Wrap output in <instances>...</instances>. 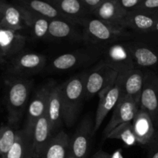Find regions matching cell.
Wrapping results in <instances>:
<instances>
[{"instance_id":"obj_21","label":"cell","mask_w":158,"mask_h":158,"mask_svg":"<svg viewBox=\"0 0 158 158\" xmlns=\"http://www.w3.org/2000/svg\"><path fill=\"white\" fill-rule=\"evenodd\" d=\"M143 80L144 73L140 68H135L123 73L122 96L131 97L140 104Z\"/></svg>"},{"instance_id":"obj_7","label":"cell","mask_w":158,"mask_h":158,"mask_svg":"<svg viewBox=\"0 0 158 158\" xmlns=\"http://www.w3.org/2000/svg\"><path fill=\"white\" fill-rule=\"evenodd\" d=\"M123 80V73L119 74L115 83L99 94L100 100L94 119V134L100 129L107 114L114 110L121 97Z\"/></svg>"},{"instance_id":"obj_36","label":"cell","mask_w":158,"mask_h":158,"mask_svg":"<svg viewBox=\"0 0 158 158\" xmlns=\"http://www.w3.org/2000/svg\"><path fill=\"white\" fill-rule=\"evenodd\" d=\"M6 5V2H3L0 1V20H1L2 17L3 12H4V9Z\"/></svg>"},{"instance_id":"obj_16","label":"cell","mask_w":158,"mask_h":158,"mask_svg":"<svg viewBox=\"0 0 158 158\" xmlns=\"http://www.w3.org/2000/svg\"><path fill=\"white\" fill-rule=\"evenodd\" d=\"M46 115L49 121L52 135L60 131L63 122L62 84H54L50 91Z\"/></svg>"},{"instance_id":"obj_38","label":"cell","mask_w":158,"mask_h":158,"mask_svg":"<svg viewBox=\"0 0 158 158\" xmlns=\"http://www.w3.org/2000/svg\"><path fill=\"white\" fill-rule=\"evenodd\" d=\"M0 158H2V157H1V156H0Z\"/></svg>"},{"instance_id":"obj_37","label":"cell","mask_w":158,"mask_h":158,"mask_svg":"<svg viewBox=\"0 0 158 158\" xmlns=\"http://www.w3.org/2000/svg\"><path fill=\"white\" fill-rule=\"evenodd\" d=\"M67 158H77V157H75L73 155V154H71L70 153H69V155H68Z\"/></svg>"},{"instance_id":"obj_29","label":"cell","mask_w":158,"mask_h":158,"mask_svg":"<svg viewBox=\"0 0 158 158\" xmlns=\"http://www.w3.org/2000/svg\"><path fill=\"white\" fill-rule=\"evenodd\" d=\"M17 131L10 126H4L0 128V156L2 158L15 143Z\"/></svg>"},{"instance_id":"obj_14","label":"cell","mask_w":158,"mask_h":158,"mask_svg":"<svg viewBox=\"0 0 158 158\" xmlns=\"http://www.w3.org/2000/svg\"><path fill=\"white\" fill-rule=\"evenodd\" d=\"M26 44V37L19 32L1 28L0 31V64L21 52Z\"/></svg>"},{"instance_id":"obj_10","label":"cell","mask_w":158,"mask_h":158,"mask_svg":"<svg viewBox=\"0 0 158 158\" xmlns=\"http://www.w3.org/2000/svg\"><path fill=\"white\" fill-rule=\"evenodd\" d=\"M94 120L91 117L83 119L72 137H70L69 153L77 158H87L93 135Z\"/></svg>"},{"instance_id":"obj_11","label":"cell","mask_w":158,"mask_h":158,"mask_svg":"<svg viewBox=\"0 0 158 158\" xmlns=\"http://www.w3.org/2000/svg\"><path fill=\"white\" fill-rule=\"evenodd\" d=\"M139 109L140 104L135 100L129 97L121 96L113 110L112 117L104 129L103 136L106 137L111 131L123 123L132 122Z\"/></svg>"},{"instance_id":"obj_25","label":"cell","mask_w":158,"mask_h":158,"mask_svg":"<svg viewBox=\"0 0 158 158\" xmlns=\"http://www.w3.org/2000/svg\"><path fill=\"white\" fill-rule=\"evenodd\" d=\"M21 6L39 15L49 19H65L58 9L49 1L43 0H19Z\"/></svg>"},{"instance_id":"obj_24","label":"cell","mask_w":158,"mask_h":158,"mask_svg":"<svg viewBox=\"0 0 158 158\" xmlns=\"http://www.w3.org/2000/svg\"><path fill=\"white\" fill-rule=\"evenodd\" d=\"M3 158H32V132L25 127L17 131L15 143Z\"/></svg>"},{"instance_id":"obj_3","label":"cell","mask_w":158,"mask_h":158,"mask_svg":"<svg viewBox=\"0 0 158 158\" xmlns=\"http://www.w3.org/2000/svg\"><path fill=\"white\" fill-rule=\"evenodd\" d=\"M83 39L93 45L117 43L128 35L125 30L117 29L97 18H86L82 23Z\"/></svg>"},{"instance_id":"obj_33","label":"cell","mask_w":158,"mask_h":158,"mask_svg":"<svg viewBox=\"0 0 158 158\" xmlns=\"http://www.w3.org/2000/svg\"><path fill=\"white\" fill-rule=\"evenodd\" d=\"M89 13H93L104 0H81Z\"/></svg>"},{"instance_id":"obj_18","label":"cell","mask_w":158,"mask_h":158,"mask_svg":"<svg viewBox=\"0 0 158 158\" xmlns=\"http://www.w3.org/2000/svg\"><path fill=\"white\" fill-rule=\"evenodd\" d=\"M50 124L45 114L35 123L32 131V158H40L45 148L52 137Z\"/></svg>"},{"instance_id":"obj_2","label":"cell","mask_w":158,"mask_h":158,"mask_svg":"<svg viewBox=\"0 0 158 158\" xmlns=\"http://www.w3.org/2000/svg\"><path fill=\"white\" fill-rule=\"evenodd\" d=\"M32 81L23 77L12 79L7 92V108L9 121L15 124L23 117L27 106Z\"/></svg>"},{"instance_id":"obj_9","label":"cell","mask_w":158,"mask_h":158,"mask_svg":"<svg viewBox=\"0 0 158 158\" xmlns=\"http://www.w3.org/2000/svg\"><path fill=\"white\" fill-rule=\"evenodd\" d=\"M100 54L97 49H80L61 54L52 60L51 69L57 72L70 70L93 63L100 57Z\"/></svg>"},{"instance_id":"obj_8","label":"cell","mask_w":158,"mask_h":158,"mask_svg":"<svg viewBox=\"0 0 158 158\" xmlns=\"http://www.w3.org/2000/svg\"><path fill=\"white\" fill-rule=\"evenodd\" d=\"M140 108L148 113L158 129V73L154 71L144 73L143 86L140 97Z\"/></svg>"},{"instance_id":"obj_23","label":"cell","mask_w":158,"mask_h":158,"mask_svg":"<svg viewBox=\"0 0 158 158\" xmlns=\"http://www.w3.org/2000/svg\"><path fill=\"white\" fill-rule=\"evenodd\" d=\"M70 149V137L63 131L57 133L49 140L40 158H67Z\"/></svg>"},{"instance_id":"obj_12","label":"cell","mask_w":158,"mask_h":158,"mask_svg":"<svg viewBox=\"0 0 158 158\" xmlns=\"http://www.w3.org/2000/svg\"><path fill=\"white\" fill-rule=\"evenodd\" d=\"M136 67H151L158 65V36L148 41L128 43Z\"/></svg>"},{"instance_id":"obj_27","label":"cell","mask_w":158,"mask_h":158,"mask_svg":"<svg viewBox=\"0 0 158 158\" xmlns=\"http://www.w3.org/2000/svg\"><path fill=\"white\" fill-rule=\"evenodd\" d=\"M24 8V7H23ZM26 9V27L32 29L35 39H44L47 37L50 20Z\"/></svg>"},{"instance_id":"obj_13","label":"cell","mask_w":158,"mask_h":158,"mask_svg":"<svg viewBox=\"0 0 158 158\" xmlns=\"http://www.w3.org/2000/svg\"><path fill=\"white\" fill-rule=\"evenodd\" d=\"M55 83L48 82L37 89L27 107V117L24 127L32 132L35 123L46 114L49 94Z\"/></svg>"},{"instance_id":"obj_30","label":"cell","mask_w":158,"mask_h":158,"mask_svg":"<svg viewBox=\"0 0 158 158\" xmlns=\"http://www.w3.org/2000/svg\"><path fill=\"white\" fill-rule=\"evenodd\" d=\"M148 158H158V129H156L154 137L148 145Z\"/></svg>"},{"instance_id":"obj_22","label":"cell","mask_w":158,"mask_h":158,"mask_svg":"<svg viewBox=\"0 0 158 158\" xmlns=\"http://www.w3.org/2000/svg\"><path fill=\"white\" fill-rule=\"evenodd\" d=\"M0 27L15 32H19L26 28L25 8L20 5L14 6L6 3L2 17L0 20Z\"/></svg>"},{"instance_id":"obj_28","label":"cell","mask_w":158,"mask_h":158,"mask_svg":"<svg viewBox=\"0 0 158 158\" xmlns=\"http://www.w3.org/2000/svg\"><path fill=\"white\" fill-rule=\"evenodd\" d=\"M105 138L120 140L128 147L134 146L137 143V139L133 129L132 122L123 123L118 126L114 131H111Z\"/></svg>"},{"instance_id":"obj_4","label":"cell","mask_w":158,"mask_h":158,"mask_svg":"<svg viewBox=\"0 0 158 158\" xmlns=\"http://www.w3.org/2000/svg\"><path fill=\"white\" fill-rule=\"evenodd\" d=\"M119 73L114 69L100 62L95 68L86 73L85 82L86 98L90 99L100 94L115 83Z\"/></svg>"},{"instance_id":"obj_32","label":"cell","mask_w":158,"mask_h":158,"mask_svg":"<svg viewBox=\"0 0 158 158\" xmlns=\"http://www.w3.org/2000/svg\"><path fill=\"white\" fill-rule=\"evenodd\" d=\"M137 9L146 12H158V0H143Z\"/></svg>"},{"instance_id":"obj_31","label":"cell","mask_w":158,"mask_h":158,"mask_svg":"<svg viewBox=\"0 0 158 158\" xmlns=\"http://www.w3.org/2000/svg\"><path fill=\"white\" fill-rule=\"evenodd\" d=\"M143 1V0H118V2L120 7L128 12L138 9Z\"/></svg>"},{"instance_id":"obj_5","label":"cell","mask_w":158,"mask_h":158,"mask_svg":"<svg viewBox=\"0 0 158 158\" xmlns=\"http://www.w3.org/2000/svg\"><path fill=\"white\" fill-rule=\"evenodd\" d=\"M101 63L114 69L119 74L126 73L137 68L128 43L110 44L104 51Z\"/></svg>"},{"instance_id":"obj_6","label":"cell","mask_w":158,"mask_h":158,"mask_svg":"<svg viewBox=\"0 0 158 158\" xmlns=\"http://www.w3.org/2000/svg\"><path fill=\"white\" fill-rule=\"evenodd\" d=\"M46 64L44 55L36 52H20L10 60L9 72L18 77L35 75L41 72Z\"/></svg>"},{"instance_id":"obj_26","label":"cell","mask_w":158,"mask_h":158,"mask_svg":"<svg viewBox=\"0 0 158 158\" xmlns=\"http://www.w3.org/2000/svg\"><path fill=\"white\" fill-rule=\"evenodd\" d=\"M75 23L66 19H51L47 38L52 40H68L77 36Z\"/></svg>"},{"instance_id":"obj_19","label":"cell","mask_w":158,"mask_h":158,"mask_svg":"<svg viewBox=\"0 0 158 158\" xmlns=\"http://www.w3.org/2000/svg\"><path fill=\"white\" fill-rule=\"evenodd\" d=\"M66 19L75 23H83L89 13L81 0H49Z\"/></svg>"},{"instance_id":"obj_34","label":"cell","mask_w":158,"mask_h":158,"mask_svg":"<svg viewBox=\"0 0 158 158\" xmlns=\"http://www.w3.org/2000/svg\"><path fill=\"white\" fill-rule=\"evenodd\" d=\"M94 158H111V157L108 155L106 153L100 152V153H97V154L95 156V157Z\"/></svg>"},{"instance_id":"obj_1","label":"cell","mask_w":158,"mask_h":158,"mask_svg":"<svg viewBox=\"0 0 158 158\" xmlns=\"http://www.w3.org/2000/svg\"><path fill=\"white\" fill-rule=\"evenodd\" d=\"M86 73L77 74L62 84L63 122L68 127L73 126L76 122L83 100L86 98Z\"/></svg>"},{"instance_id":"obj_15","label":"cell","mask_w":158,"mask_h":158,"mask_svg":"<svg viewBox=\"0 0 158 158\" xmlns=\"http://www.w3.org/2000/svg\"><path fill=\"white\" fill-rule=\"evenodd\" d=\"M127 12L119 5L118 0H104L93 12L96 18L105 22L117 29H124V19Z\"/></svg>"},{"instance_id":"obj_35","label":"cell","mask_w":158,"mask_h":158,"mask_svg":"<svg viewBox=\"0 0 158 158\" xmlns=\"http://www.w3.org/2000/svg\"><path fill=\"white\" fill-rule=\"evenodd\" d=\"M151 35H157L158 36V20L156 23L155 26H154V29H152V31L151 32Z\"/></svg>"},{"instance_id":"obj_20","label":"cell","mask_w":158,"mask_h":158,"mask_svg":"<svg viewBox=\"0 0 158 158\" xmlns=\"http://www.w3.org/2000/svg\"><path fill=\"white\" fill-rule=\"evenodd\" d=\"M132 125L137 143L141 145H148L156 131L151 116L140 108L132 120Z\"/></svg>"},{"instance_id":"obj_17","label":"cell","mask_w":158,"mask_h":158,"mask_svg":"<svg viewBox=\"0 0 158 158\" xmlns=\"http://www.w3.org/2000/svg\"><path fill=\"white\" fill-rule=\"evenodd\" d=\"M158 20V12L143 10L131 11L124 19V29H131L138 33L150 34Z\"/></svg>"}]
</instances>
